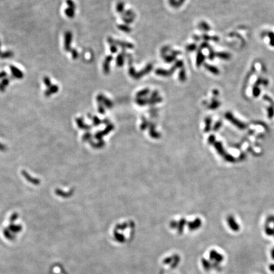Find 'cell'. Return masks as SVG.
<instances>
[{
    "instance_id": "4dcf8cb0",
    "label": "cell",
    "mask_w": 274,
    "mask_h": 274,
    "mask_svg": "<svg viewBox=\"0 0 274 274\" xmlns=\"http://www.w3.org/2000/svg\"><path fill=\"white\" fill-rule=\"evenodd\" d=\"M66 3H67V4L69 6V7L70 8H73V9H76V5L74 3V1H72V0H66Z\"/></svg>"
},
{
    "instance_id": "3957f363",
    "label": "cell",
    "mask_w": 274,
    "mask_h": 274,
    "mask_svg": "<svg viewBox=\"0 0 274 274\" xmlns=\"http://www.w3.org/2000/svg\"><path fill=\"white\" fill-rule=\"evenodd\" d=\"M113 60V55H107V57H105V60L104 61V63H103L102 65V69H103V71H104V73L105 74H108L110 72V64L112 62V60Z\"/></svg>"
},
{
    "instance_id": "4fadbf2b",
    "label": "cell",
    "mask_w": 274,
    "mask_h": 274,
    "mask_svg": "<svg viewBox=\"0 0 274 274\" xmlns=\"http://www.w3.org/2000/svg\"><path fill=\"white\" fill-rule=\"evenodd\" d=\"M0 48H1V43H0ZM13 56V52L8 51L7 52H1L0 50V58H8L12 57Z\"/></svg>"
},
{
    "instance_id": "52a82bcc",
    "label": "cell",
    "mask_w": 274,
    "mask_h": 274,
    "mask_svg": "<svg viewBox=\"0 0 274 274\" xmlns=\"http://www.w3.org/2000/svg\"><path fill=\"white\" fill-rule=\"evenodd\" d=\"M155 74L162 76V77H169L171 75V73L169 70H166L164 69L159 68L155 70Z\"/></svg>"
},
{
    "instance_id": "30bf717a",
    "label": "cell",
    "mask_w": 274,
    "mask_h": 274,
    "mask_svg": "<svg viewBox=\"0 0 274 274\" xmlns=\"http://www.w3.org/2000/svg\"><path fill=\"white\" fill-rule=\"evenodd\" d=\"M65 13H66V16L69 18L72 19L75 16V10L73 9L72 8L68 7L65 10Z\"/></svg>"
},
{
    "instance_id": "4316f807",
    "label": "cell",
    "mask_w": 274,
    "mask_h": 274,
    "mask_svg": "<svg viewBox=\"0 0 274 274\" xmlns=\"http://www.w3.org/2000/svg\"><path fill=\"white\" fill-rule=\"evenodd\" d=\"M153 69V65L152 64H148L147 66L144 67L143 70H145L146 74H149L151 72V70Z\"/></svg>"
},
{
    "instance_id": "8fae6325",
    "label": "cell",
    "mask_w": 274,
    "mask_h": 274,
    "mask_svg": "<svg viewBox=\"0 0 274 274\" xmlns=\"http://www.w3.org/2000/svg\"><path fill=\"white\" fill-rule=\"evenodd\" d=\"M204 55L202 54L201 51H199L197 53V67H200V66L202 64L204 60Z\"/></svg>"
},
{
    "instance_id": "1f68e13d",
    "label": "cell",
    "mask_w": 274,
    "mask_h": 274,
    "mask_svg": "<svg viewBox=\"0 0 274 274\" xmlns=\"http://www.w3.org/2000/svg\"><path fill=\"white\" fill-rule=\"evenodd\" d=\"M169 3L173 8H178L177 4V0H169Z\"/></svg>"
},
{
    "instance_id": "f1b7e54d",
    "label": "cell",
    "mask_w": 274,
    "mask_h": 274,
    "mask_svg": "<svg viewBox=\"0 0 274 274\" xmlns=\"http://www.w3.org/2000/svg\"><path fill=\"white\" fill-rule=\"evenodd\" d=\"M70 53H71V54H72V57L73 59H74V60L77 59V58H78V57H79V54H78V51L76 50V49L72 48V51L70 52Z\"/></svg>"
},
{
    "instance_id": "ab89813d",
    "label": "cell",
    "mask_w": 274,
    "mask_h": 274,
    "mask_svg": "<svg viewBox=\"0 0 274 274\" xmlns=\"http://www.w3.org/2000/svg\"><path fill=\"white\" fill-rule=\"evenodd\" d=\"M194 39L197 41V40H199V38L198 37V36H196V35H195V36H194Z\"/></svg>"
},
{
    "instance_id": "7a4b0ae2",
    "label": "cell",
    "mask_w": 274,
    "mask_h": 274,
    "mask_svg": "<svg viewBox=\"0 0 274 274\" xmlns=\"http://www.w3.org/2000/svg\"><path fill=\"white\" fill-rule=\"evenodd\" d=\"M72 39V32L70 31H67L65 33L64 36V48L66 52H70L72 51V48H71V43Z\"/></svg>"
},
{
    "instance_id": "5bb4252c",
    "label": "cell",
    "mask_w": 274,
    "mask_h": 274,
    "mask_svg": "<svg viewBox=\"0 0 274 274\" xmlns=\"http://www.w3.org/2000/svg\"><path fill=\"white\" fill-rule=\"evenodd\" d=\"M9 82H10L9 79H8L7 78L3 79L1 82L0 83V91H2V92H3L6 87H7L8 86V84H9Z\"/></svg>"
},
{
    "instance_id": "83f0119b",
    "label": "cell",
    "mask_w": 274,
    "mask_h": 274,
    "mask_svg": "<svg viewBox=\"0 0 274 274\" xmlns=\"http://www.w3.org/2000/svg\"><path fill=\"white\" fill-rule=\"evenodd\" d=\"M197 48L196 44H190L186 46V50L188 52H193Z\"/></svg>"
},
{
    "instance_id": "ac0fdd59",
    "label": "cell",
    "mask_w": 274,
    "mask_h": 274,
    "mask_svg": "<svg viewBox=\"0 0 274 274\" xmlns=\"http://www.w3.org/2000/svg\"><path fill=\"white\" fill-rule=\"evenodd\" d=\"M171 51V46L169 45H166L163 46L161 50V55L162 57H165L167 55V53Z\"/></svg>"
},
{
    "instance_id": "9c48e42d",
    "label": "cell",
    "mask_w": 274,
    "mask_h": 274,
    "mask_svg": "<svg viewBox=\"0 0 274 274\" xmlns=\"http://www.w3.org/2000/svg\"><path fill=\"white\" fill-rule=\"evenodd\" d=\"M117 28H118L120 31L123 32H125L126 33H129L132 31V29L129 27L128 25L126 24H119L117 25Z\"/></svg>"
},
{
    "instance_id": "e575fe53",
    "label": "cell",
    "mask_w": 274,
    "mask_h": 274,
    "mask_svg": "<svg viewBox=\"0 0 274 274\" xmlns=\"http://www.w3.org/2000/svg\"><path fill=\"white\" fill-rule=\"evenodd\" d=\"M7 76V73L5 71H2L0 72V79H4Z\"/></svg>"
},
{
    "instance_id": "9a60e30c",
    "label": "cell",
    "mask_w": 274,
    "mask_h": 274,
    "mask_svg": "<svg viewBox=\"0 0 274 274\" xmlns=\"http://www.w3.org/2000/svg\"><path fill=\"white\" fill-rule=\"evenodd\" d=\"M163 59L164 60V61L166 62V63L167 64H170V63H172L173 62H175L176 59V57H175V56H174L173 55H166V56H165V57H163Z\"/></svg>"
},
{
    "instance_id": "cb8c5ba5",
    "label": "cell",
    "mask_w": 274,
    "mask_h": 274,
    "mask_svg": "<svg viewBox=\"0 0 274 274\" xmlns=\"http://www.w3.org/2000/svg\"><path fill=\"white\" fill-rule=\"evenodd\" d=\"M205 67L206 69H207L208 70H210V72H213L214 74H217L218 72V70L216 68H215L213 66H210V65H208V64H205Z\"/></svg>"
},
{
    "instance_id": "d4e9b609",
    "label": "cell",
    "mask_w": 274,
    "mask_h": 274,
    "mask_svg": "<svg viewBox=\"0 0 274 274\" xmlns=\"http://www.w3.org/2000/svg\"><path fill=\"white\" fill-rule=\"evenodd\" d=\"M174 66L176 69H182L184 67V62L182 60H176L174 64Z\"/></svg>"
},
{
    "instance_id": "2e32d148",
    "label": "cell",
    "mask_w": 274,
    "mask_h": 274,
    "mask_svg": "<svg viewBox=\"0 0 274 274\" xmlns=\"http://www.w3.org/2000/svg\"><path fill=\"white\" fill-rule=\"evenodd\" d=\"M178 79L181 82H185V80H186V79H187L186 72H185V70L184 68L181 69L180 71L179 72Z\"/></svg>"
},
{
    "instance_id": "277c9868",
    "label": "cell",
    "mask_w": 274,
    "mask_h": 274,
    "mask_svg": "<svg viewBox=\"0 0 274 274\" xmlns=\"http://www.w3.org/2000/svg\"><path fill=\"white\" fill-rule=\"evenodd\" d=\"M210 257L212 260H214L217 264H219L220 262L223 260V256L215 250H212L210 252Z\"/></svg>"
},
{
    "instance_id": "f35d334b",
    "label": "cell",
    "mask_w": 274,
    "mask_h": 274,
    "mask_svg": "<svg viewBox=\"0 0 274 274\" xmlns=\"http://www.w3.org/2000/svg\"><path fill=\"white\" fill-rule=\"evenodd\" d=\"M270 269L271 270L273 271V272H274V265H271L270 266Z\"/></svg>"
},
{
    "instance_id": "d6986e66",
    "label": "cell",
    "mask_w": 274,
    "mask_h": 274,
    "mask_svg": "<svg viewBox=\"0 0 274 274\" xmlns=\"http://www.w3.org/2000/svg\"><path fill=\"white\" fill-rule=\"evenodd\" d=\"M149 93H150V90L149 89V88H145V89H143L142 90H140V91H138V92L137 93V96L138 97H142V96H144L149 95Z\"/></svg>"
},
{
    "instance_id": "484cf974",
    "label": "cell",
    "mask_w": 274,
    "mask_h": 274,
    "mask_svg": "<svg viewBox=\"0 0 274 274\" xmlns=\"http://www.w3.org/2000/svg\"><path fill=\"white\" fill-rule=\"evenodd\" d=\"M202 262L203 267H204V269L206 270H210V269L211 268V265L210 263V262L208 261L207 260H202Z\"/></svg>"
},
{
    "instance_id": "d6a6232c",
    "label": "cell",
    "mask_w": 274,
    "mask_h": 274,
    "mask_svg": "<svg viewBox=\"0 0 274 274\" xmlns=\"http://www.w3.org/2000/svg\"><path fill=\"white\" fill-rule=\"evenodd\" d=\"M43 82H44V83H45V84L46 85V86L47 87H48L50 86V85H52V82L50 81V78L48 77H45L43 79Z\"/></svg>"
},
{
    "instance_id": "8992f818",
    "label": "cell",
    "mask_w": 274,
    "mask_h": 274,
    "mask_svg": "<svg viewBox=\"0 0 274 274\" xmlns=\"http://www.w3.org/2000/svg\"><path fill=\"white\" fill-rule=\"evenodd\" d=\"M10 68L11 70V73H12V75L14 78H15L17 79L23 78V74L21 70H19L18 68H17L16 67H14L13 66H11L10 67Z\"/></svg>"
},
{
    "instance_id": "74e56055",
    "label": "cell",
    "mask_w": 274,
    "mask_h": 274,
    "mask_svg": "<svg viewBox=\"0 0 274 274\" xmlns=\"http://www.w3.org/2000/svg\"><path fill=\"white\" fill-rule=\"evenodd\" d=\"M208 44L206 43H203L201 44V48H208Z\"/></svg>"
},
{
    "instance_id": "7402d4cb",
    "label": "cell",
    "mask_w": 274,
    "mask_h": 274,
    "mask_svg": "<svg viewBox=\"0 0 274 274\" xmlns=\"http://www.w3.org/2000/svg\"><path fill=\"white\" fill-rule=\"evenodd\" d=\"M199 27L200 29H202V30H204L206 31H208V30H210V26H209V25H208L207 23H206V22H202L199 23Z\"/></svg>"
},
{
    "instance_id": "ffe728a7",
    "label": "cell",
    "mask_w": 274,
    "mask_h": 274,
    "mask_svg": "<svg viewBox=\"0 0 274 274\" xmlns=\"http://www.w3.org/2000/svg\"><path fill=\"white\" fill-rule=\"evenodd\" d=\"M146 74V73L145 72V70H143V69L142 70H140V71H138V72H137L136 73V74H135V76H134V79H140V78H142L143 76H145Z\"/></svg>"
},
{
    "instance_id": "836d02e7",
    "label": "cell",
    "mask_w": 274,
    "mask_h": 274,
    "mask_svg": "<svg viewBox=\"0 0 274 274\" xmlns=\"http://www.w3.org/2000/svg\"><path fill=\"white\" fill-rule=\"evenodd\" d=\"M170 53H171V54L174 55V56H175V57H177L178 55H180L182 54L181 52L179 51V50H171Z\"/></svg>"
},
{
    "instance_id": "5b68a950",
    "label": "cell",
    "mask_w": 274,
    "mask_h": 274,
    "mask_svg": "<svg viewBox=\"0 0 274 274\" xmlns=\"http://www.w3.org/2000/svg\"><path fill=\"white\" fill-rule=\"evenodd\" d=\"M126 55H127V54L126 53L125 49H123V51L121 52V53L117 55V56L116 57V62L117 66L119 67H121L123 66L124 64H125V58Z\"/></svg>"
},
{
    "instance_id": "8d00e7d4",
    "label": "cell",
    "mask_w": 274,
    "mask_h": 274,
    "mask_svg": "<svg viewBox=\"0 0 274 274\" xmlns=\"http://www.w3.org/2000/svg\"><path fill=\"white\" fill-rule=\"evenodd\" d=\"M185 0H178L177 1V4H178V7L179 8L180 7H181V6L184 3V2H185Z\"/></svg>"
},
{
    "instance_id": "ba28073f",
    "label": "cell",
    "mask_w": 274,
    "mask_h": 274,
    "mask_svg": "<svg viewBox=\"0 0 274 274\" xmlns=\"http://www.w3.org/2000/svg\"><path fill=\"white\" fill-rule=\"evenodd\" d=\"M48 88V90H47L45 92L46 96H50V95H52V94L57 93L58 91V87L57 85L52 84Z\"/></svg>"
},
{
    "instance_id": "f546056e",
    "label": "cell",
    "mask_w": 274,
    "mask_h": 274,
    "mask_svg": "<svg viewBox=\"0 0 274 274\" xmlns=\"http://www.w3.org/2000/svg\"><path fill=\"white\" fill-rule=\"evenodd\" d=\"M110 51L112 54H116L117 52V46L114 44L110 45Z\"/></svg>"
},
{
    "instance_id": "e0dca14e",
    "label": "cell",
    "mask_w": 274,
    "mask_h": 274,
    "mask_svg": "<svg viewBox=\"0 0 274 274\" xmlns=\"http://www.w3.org/2000/svg\"><path fill=\"white\" fill-rule=\"evenodd\" d=\"M123 15L126 16L127 17H129V18L134 19H135V17H136V14H135L134 11L131 10H125L123 13Z\"/></svg>"
},
{
    "instance_id": "6da1fadb",
    "label": "cell",
    "mask_w": 274,
    "mask_h": 274,
    "mask_svg": "<svg viewBox=\"0 0 274 274\" xmlns=\"http://www.w3.org/2000/svg\"><path fill=\"white\" fill-rule=\"evenodd\" d=\"M107 42L109 43L110 45L114 44V45H116L117 46H118L121 47L122 49H126V48L133 49V48H134V45L131 43L126 42V41H123L114 40L113 38H112L111 37H109L107 38Z\"/></svg>"
},
{
    "instance_id": "44dd1931",
    "label": "cell",
    "mask_w": 274,
    "mask_h": 274,
    "mask_svg": "<svg viewBox=\"0 0 274 274\" xmlns=\"http://www.w3.org/2000/svg\"><path fill=\"white\" fill-rule=\"evenodd\" d=\"M121 18H122V20H123V22H125L126 25H129V24H131V23H133L134 22V19H132V18H129V17H126V16H124L123 15L121 17Z\"/></svg>"
},
{
    "instance_id": "60d3db41",
    "label": "cell",
    "mask_w": 274,
    "mask_h": 274,
    "mask_svg": "<svg viewBox=\"0 0 274 274\" xmlns=\"http://www.w3.org/2000/svg\"><path fill=\"white\" fill-rule=\"evenodd\" d=\"M272 257L274 259V249L272 251Z\"/></svg>"
},
{
    "instance_id": "603a6c76",
    "label": "cell",
    "mask_w": 274,
    "mask_h": 274,
    "mask_svg": "<svg viewBox=\"0 0 274 274\" xmlns=\"http://www.w3.org/2000/svg\"><path fill=\"white\" fill-rule=\"evenodd\" d=\"M128 72H129V76H130L131 77L133 78H134V76H135V74H136V73H137L136 70H135V67H134L132 65H131V66H129V70H128Z\"/></svg>"
},
{
    "instance_id": "d590c367",
    "label": "cell",
    "mask_w": 274,
    "mask_h": 274,
    "mask_svg": "<svg viewBox=\"0 0 274 274\" xmlns=\"http://www.w3.org/2000/svg\"><path fill=\"white\" fill-rule=\"evenodd\" d=\"M157 95H158V91H156V90L154 91H153V93H152V95H151V98H157Z\"/></svg>"
},
{
    "instance_id": "7c38bea8",
    "label": "cell",
    "mask_w": 274,
    "mask_h": 274,
    "mask_svg": "<svg viewBox=\"0 0 274 274\" xmlns=\"http://www.w3.org/2000/svg\"><path fill=\"white\" fill-rule=\"evenodd\" d=\"M116 10L117 12L119 13H123L124 11H125V3H124V2L119 1L117 3L116 5Z\"/></svg>"
}]
</instances>
